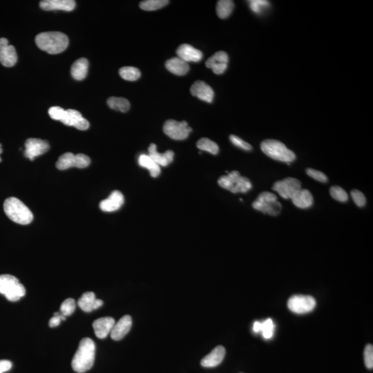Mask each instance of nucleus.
Wrapping results in <instances>:
<instances>
[{
    "instance_id": "nucleus-26",
    "label": "nucleus",
    "mask_w": 373,
    "mask_h": 373,
    "mask_svg": "<svg viewBox=\"0 0 373 373\" xmlns=\"http://www.w3.org/2000/svg\"><path fill=\"white\" fill-rule=\"evenodd\" d=\"M292 200L294 205L301 209L309 208L313 204L312 194L307 190H300Z\"/></svg>"
},
{
    "instance_id": "nucleus-18",
    "label": "nucleus",
    "mask_w": 373,
    "mask_h": 373,
    "mask_svg": "<svg viewBox=\"0 0 373 373\" xmlns=\"http://www.w3.org/2000/svg\"><path fill=\"white\" fill-rule=\"evenodd\" d=\"M40 7L44 11H72L76 7V2L74 0H44L40 2Z\"/></svg>"
},
{
    "instance_id": "nucleus-19",
    "label": "nucleus",
    "mask_w": 373,
    "mask_h": 373,
    "mask_svg": "<svg viewBox=\"0 0 373 373\" xmlns=\"http://www.w3.org/2000/svg\"><path fill=\"white\" fill-rule=\"evenodd\" d=\"M115 324L114 319H113L112 317H103V318L96 319L93 323V328L96 335L99 339H105L109 333H111Z\"/></svg>"
},
{
    "instance_id": "nucleus-3",
    "label": "nucleus",
    "mask_w": 373,
    "mask_h": 373,
    "mask_svg": "<svg viewBox=\"0 0 373 373\" xmlns=\"http://www.w3.org/2000/svg\"><path fill=\"white\" fill-rule=\"evenodd\" d=\"M4 210L7 216L16 224L28 225L34 219V215L28 207L15 197L8 198L5 200Z\"/></svg>"
},
{
    "instance_id": "nucleus-29",
    "label": "nucleus",
    "mask_w": 373,
    "mask_h": 373,
    "mask_svg": "<svg viewBox=\"0 0 373 373\" xmlns=\"http://www.w3.org/2000/svg\"><path fill=\"white\" fill-rule=\"evenodd\" d=\"M107 105L113 110L127 112L130 108V103L128 100L124 98L111 97L107 100Z\"/></svg>"
},
{
    "instance_id": "nucleus-9",
    "label": "nucleus",
    "mask_w": 373,
    "mask_h": 373,
    "mask_svg": "<svg viewBox=\"0 0 373 373\" xmlns=\"http://www.w3.org/2000/svg\"><path fill=\"white\" fill-rule=\"evenodd\" d=\"M163 132L173 140H182L189 136L192 129L188 126L186 121L178 122L174 120H168L165 122Z\"/></svg>"
},
{
    "instance_id": "nucleus-43",
    "label": "nucleus",
    "mask_w": 373,
    "mask_h": 373,
    "mask_svg": "<svg viewBox=\"0 0 373 373\" xmlns=\"http://www.w3.org/2000/svg\"><path fill=\"white\" fill-rule=\"evenodd\" d=\"M63 320H66V317L61 315L60 312L55 313L54 316L50 319L49 323V326L51 327V328H54V327L59 326V324H60L61 321Z\"/></svg>"
},
{
    "instance_id": "nucleus-20",
    "label": "nucleus",
    "mask_w": 373,
    "mask_h": 373,
    "mask_svg": "<svg viewBox=\"0 0 373 373\" xmlns=\"http://www.w3.org/2000/svg\"><path fill=\"white\" fill-rule=\"evenodd\" d=\"M132 326V319L130 315H125L115 323L111 332V336L115 341H119L130 332Z\"/></svg>"
},
{
    "instance_id": "nucleus-45",
    "label": "nucleus",
    "mask_w": 373,
    "mask_h": 373,
    "mask_svg": "<svg viewBox=\"0 0 373 373\" xmlns=\"http://www.w3.org/2000/svg\"><path fill=\"white\" fill-rule=\"evenodd\" d=\"M261 327H262V323L256 322L255 324H254V331H255V332H260L261 330Z\"/></svg>"
},
{
    "instance_id": "nucleus-10",
    "label": "nucleus",
    "mask_w": 373,
    "mask_h": 373,
    "mask_svg": "<svg viewBox=\"0 0 373 373\" xmlns=\"http://www.w3.org/2000/svg\"><path fill=\"white\" fill-rule=\"evenodd\" d=\"M288 306L292 312L305 314L314 309L316 306V301L311 296L295 295L288 300Z\"/></svg>"
},
{
    "instance_id": "nucleus-32",
    "label": "nucleus",
    "mask_w": 373,
    "mask_h": 373,
    "mask_svg": "<svg viewBox=\"0 0 373 373\" xmlns=\"http://www.w3.org/2000/svg\"><path fill=\"white\" fill-rule=\"evenodd\" d=\"M197 147L202 151H207L211 154L216 155L219 153V147L216 143L209 138H203L197 142Z\"/></svg>"
},
{
    "instance_id": "nucleus-44",
    "label": "nucleus",
    "mask_w": 373,
    "mask_h": 373,
    "mask_svg": "<svg viewBox=\"0 0 373 373\" xmlns=\"http://www.w3.org/2000/svg\"><path fill=\"white\" fill-rule=\"evenodd\" d=\"M12 367V363L9 360H0V373L9 371Z\"/></svg>"
},
{
    "instance_id": "nucleus-36",
    "label": "nucleus",
    "mask_w": 373,
    "mask_h": 373,
    "mask_svg": "<svg viewBox=\"0 0 373 373\" xmlns=\"http://www.w3.org/2000/svg\"><path fill=\"white\" fill-rule=\"evenodd\" d=\"M249 5L254 13L259 14L269 7L270 3L265 0H252L249 1Z\"/></svg>"
},
{
    "instance_id": "nucleus-21",
    "label": "nucleus",
    "mask_w": 373,
    "mask_h": 373,
    "mask_svg": "<svg viewBox=\"0 0 373 373\" xmlns=\"http://www.w3.org/2000/svg\"><path fill=\"white\" fill-rule=\"evenodd\" d=\"M176 53L178 57L186 63L188 61L198 63L201 60L203 56V53L201 51L188 44L180 45L177 49Z\"/></svg>"
},
{
    "instance_id": "nucleus-24",
    "label": "nucleus",
    "mask_w": 373,
    "mask_h": 373,
    "mask_svg": "<svg viewBox=\"0 0 373 373\" xmlns=\"http://www.w3.org/2000/svg\"><path fill=\"white\" fill-rule=\"evenodd\" d=\"M157 149V145L153 143H151L148 149L149 157L155 161V163L163 167H166L172 163L174 157V151L168 150L165 153H161L158 152Z\"/></svg>"
},
{
    "instance_id": "nucleus-28",
    "label": "nucleus",
    "mask_w": 373,
    "mask_h": 373,
    "mask_svg": "<svg viewBox=\"0 0 373 373\" xmlns=\"http://www.w3.org/2000/svg\"><path fill=\"white\" fill-rule=\"evenodd\" d=\"M138 164L149 171L150 174L153 178H157L161 174V166L158 165L149 155L142 154L138 159Z\"/></svg>"
},
{
    "instance_id": "nucleus-22",
    "label": "nucleus",
    "mask_w": 373,
    "mask_h": 373,
    "mask_svg": "<svg viewBox=\"0 0 373 373\" xmlns=\"http://www.w3.org/2000/svg\"><path fill=\"white\" fill-rule=\"evenodd\" d=\"M225 355H226V349L224 346H217L210 353L202 359L201 365L205 368H213L219 366L224 360Z\"/></svg>"
},
{
    "instance_id": "nucleus-17",
    "label": "nucleus",
    "mask_w": 373,
    "mask_h": 373,
    "mask_svg": "<svg viewBox=\"0 0 373 373\" xmlns=\"http://www.w3.org/2000/svg\"><path fill=\"white\" fill-rule=\"evenodd\" d=\"M124 196L119 191H113L107 199L100 203V208L105 212H112L118 210L124 204Z\"/></svg>"
},
{
    "instance_id": "nucleus-7",
    "label": "nucleus",
    "mask_w": 373,
    "mask_h": 373,
    "mask_svg": "<svg viewBox=\"0 0 373 373\" xmlns=\"http://www.w3.org/2000/svg\"><path fill=\"white\" fill-rule=\"evenodd\" d=\"M253 206L257 210L262 211L271 216H276L280 214L282 209V205L277 201L276 196L269 192L260 194L257 199L254 202Z\"/></svg>"
},
{
    "instance_id": "nucleus-34",
    "label": "nucleus",
    "mask_w": 373,
    "mask_h": 373,
    "mask_svg": "<svg viewBox=\"0 0 373 373\" xmlns=\"http://www.w3.org/2000/svg\"><path fill=\"white\" fill-rule=\"evenodd\" d=\"M76 309V301L72 298H69L63 302L60 306V313L65 317L72 315Z\"/></svg>"
},
{
    "instance_id": "nucleus-11",
    "label": "nucleus",
    "mask_w": 373,
    "mask_h": 373,
    "mask_svg": "<svg viewBox=\"0 0 373 373\" xmlns=\"http://www.w3.org/2000/svg\"><path fill=\"white\" fill-rule=\"evenodd\" d=\"M273 190L285 199H292L294 196L301 189V182L294 178H287L275 182Z\"/></svg>"
},
{
    "instance_id": "nucleus-31",
    "label": "nucleus",
    "mask_w": 373,
    "mask_h": 373,
    "mask_svg": "<svg viewBox=\"0 0 373 373\" xmlns=\"http://www.w3.org/2000/svg\"><path fill=\"white\" fill-rule=\"evenodd\" d=\"M121 78L128 81H136L141 76L139 69L133 67H122L119 71Z\"/></svg>"
},
{
    "instance_id": "nucleus-42",
    "label": "nucleus",
    "mask_w": 373,
    "mask_h": 373,
    "mask_svg": "<svg viewBox=\"0 0 373 373\" xmlns=\"http://www.w3.org/2000/svg\"><path fill=\"white\" fill-rule=\"evenodd\" d=\"M307 174L311 178L318 180L319 182H326L328 181V178L324 173L319 172V171L313 170V169H307L306 170Z\"/></svg>"
},
{
    "instance_id": "nucleus-27",
    "label": "nucleus",
    "mask_w": 373,
    "mask_h": 373,
    "mask_svg": "<svg viewBox=\"0 0 373 373\" xmlns=\"http://www.w3.org/2000/svg\"><path fill=\"white\" fill-rule=\"evenodd\" d=\"M88 67V61L86 58H80L77 59L73 64L71 74L73 78L76 80H82L86 78L87 75Z\"/></svg>"
},
{
    "instance_id": "nucleus-8",
    "label": "nucleus",
    "mask_w": 373,
    "mask_h": 373,
    "mask_svg": "<svg viewBox=\"0 0 373 373\" xmlns=\"http://www.w3.org/2000/svg\"><path fill=\"white\" fill-rule=\"evenodd\" d=\"M91 163L89 157L83 153L75 155L73 153L67 152L59 158L56 163V167L59 170H65L71 167L86 168Z\"/></svg>"
},
{
    "instance_id": "nucleus-5",
    "label": "nucleus",
    "mask_w": 373,
    "mask_h": 373,
    "mask_svg": "<svg viewBox=\"0 0 373 373\" xmlns=\"http://www.w3.org/2000/svg\"><path fill=\"white\" fill-rule=\"evenodd\" d=\"M0 293L10 301H19L26 295V290L18 278L11 274L0 275Z\"/></svg>"
},
{
    "instance_id": "nucleus-12",
    "label": "nucleus",
    "mask_w": 373,
    "mask_h": 373,
    "mask_svg": "<svg viewBox=\"0 0 373 373\" xmlns=\"http://www.w3.org/2000/svg\"><path fill=\"white\" fill-rule=\"evenodd\" d=\"M49 148V144L47 140L29 138L25 143L24 156L30 161H34L36 157L47 152Z\"/></svg>"
},
{
    "instance_id": "nucleus-25",
    "label": "nucleus",
    "mask_w": 373,
    "mask_h": 373,
    "mask_svg": "<svg viewBox=\"0 0 373 373\" xmlns=\"http://www.w3.org/2000/svg\"><path fill=\"white\" fill-rule=\"evenodd\" d=\"M165 67L169 72L176 76H184L190 70V66L188 63L178 57L168 59L165 63Z\"/></svg>"
},
{
    "instance_id": "nucleus-38",
    "label": "nucleus",
    "mask_w": 373,
    "mask_h": 373,
    "mask_svg": "<svg viewBox=\"0 0 373 373\" xmlns=\"http://www.w3.org/2000/svg\"><path fill=\"white\" fill-rule=\"evenodd\" d=\"M364 363L366 368L372 369L373 368V346L372 344H368L365 348L364 351Z\"/></svg>"
},
{
    "instance_id": "nucleus-6",
    "label": "nucleus",
    "mask_w": 373,
    "mask_h": 373,
    "mask_svg": "<svg viewBox=\"0 0 373 373\" xmlns=\"http://www.w3.org/2000/svg\"><path fill=\"white\" fill-rule=\"evenodd\" d=\"M218 183L221 188L234 194L238 192L246 193L253 188L251 180L245 177L241 176L237 171H233L226 176H221L218 180Z\"/></svg>"
},
{
    "instance_id": "nucleus-16",
    "label": "nucleus",
    "mask_w": 373,
    "mask_h": 373,
    "mask_svg": "<svg viewBox=\"0 0 373 373\" xmlns=\"http://www.w3.org/2000/svg\"><path fill=\"white\" fill-rule=\"evenodd\" d=\"M190 91L192 95L207 103H211L214 99V92L212 88L201 80L194 82Z\"/></svg>"
},
{
    "instance_id": "nucleus-30",
    "label": "nucleus",
    "mask_w": 373,
    "mask_h": 373,
    "mask_svg": "<svg viewBox=\"0 0 373 373\" xmlns=\"http://www.w3.org/2000/svg\"><path fill=\"white\" fill-rule=\"evenodd\" d=\"M234 7V2L230 0H221L217 3L216 13L221 19H226L232 13Z\"/></svg>"
},
{
    "instance_id": "nucleus-23",
    "label": "nucleus",
    "mask_w": 373,
    "mask_h": 373,
    "mask_svg": "<svg viewBox=\"0 0 373 373\" xmlns=\"http://www.w3.org/2000/svg\"><path fill=\"white\" fill-rule=\"evenodd\" d=\"M78 305L86 313H91L94 309L99 308L103 305V301L96 298L95 294L92 292L84 293L78 300Z\"/></svg>"
},
{
    "instance_id": "nucleus-39",
    "label": "nucleus",
    "mask_w": 373,
    "mask_h": 373,
    "mask_svg": "<svg viewBox=\"0 0 373 373\" xmlns=\"http://www.w3.org/2000/svg\"><path fill=\"white\" fill-rule=\"evenodd\" d=\"M230 141L236 147L241 148V149L245 150V151H251L253 149V147L249 143H246L241 138L238 137V136L234 135H231L230 136Z\"/></svg>"
},
{
    "instance_id": "nucleus-41",
    "label": "nucleus",
    "mask_w": 373,
    "mask_h": 373,
    "mask_svg": "<svg viewBox=\"0 0 373 373\" xmlns=\"http://www.w3.org/2000/svg\"><path fill=\"white\" fill-rule=\"evenodd\" d=\"M65 111L64 109L59 107H52L49 109V114L52 119L55 120L61 121L64 115Z\"/></svg>"
},
{
    "instance_id": "nucleus-37",
    "label": "nucleus",
    "mask_w": 373,
    "mask_h": 373,
    "mask_svg": "<svg viewBox=\"0 0 373 373\" xmlns=\"http://www.w3.org/2000/svg\"><path fill=\"white\" fill-rule=\"evenodd\" d=\"M274 329V326L272 319H267L266 321L262 323L261 331H262L263 335L265 339H270L272 337Z\"/></svg>"
},
{
    "instance_id": "nucleus-14",
    "label": "nucleus",
    "mask_w": 373,
    "mask_h": 373,
    "mask_svg": "<svg viewBox=\"0 0 373 373\" xmlns=\"http://www.w3.org/2000/svg\"><path fill=\"white\" fill-rule=\"evenodd\" d=\"M61 122L65 126L74 127L79 130H86L89 128V122L83 118L81 113L75 109L65 111Z\"/></svg>"
},
{
    "instance_id": "nucleus-4",
    "label": "nucleus",
    "mask_w": 373,
    "mask_h": 373,
    "mask_svg": "<svg viewBox=\"0 0 373 373\" xmlns=\"http://www.w3.org/2000/svg\"><path fill=\"white\" fill-rule=\"evenodd\" d=\"M261 148L265 154L276 161L291 163L296 159L295 153L278 140H265L261 143Z\"/></svg>"
},
{
    "instance_id": "nucleus-46",
    "label": "nucleus",
    "mask_w": 373,
    "mask_h": 373,
    "mask_svg": "<svg viewBox=\"0 0 373 373\" xmlns=\"http://www.w3.org/2000/svg\"><path fill=\"white\" fill-rule=\"evenodd\" d=\"M3 152V149H2V145L1 144H0V153H2ZM2 159L1 158H0V162H1Z\"/></svg>"
},
{
    "instance_id": "nucleus-2",
    "label": "nucleus",
    "mask_w": 373,
    "mask_h": 373,
    "mask_svg": "<svg viewBox=\"0 0 373 373\" xmlns=\"http://www.w3.org/2000/svg\"><path fill=\"white\" fill-rule=\"evenodd\" d=\"M36 43L42 51L49 54H57L68 47L69 38L63 33L44 32L36 36Z\"/></svg>"
},
{
    "instance_id": "nucleus-13",
    "label": "nucleus",
    "mask_w": 373,
    "mask_h": 373,
    "mask_svg": "<svg viewBox=\"0 0 373 373\" xmlns=\"http://www.w3.org/2000/svg\"><path fill=\"white\" fill-rule=\"evenodd\" d=\"M17 55L15 47L6 38H0V63L3 66L11 67L16 64Z\"/></svg>"
},
{
    "instance_id": "nucleus-40",
    "label": "nucleus",
    "mask_w": 373,
    "mask_h": 373,
    "mask_svg": "<svg viewBox=\"0 0 373 373\" xmlns=\"http://www.w3.org/2000/svg\"><path fill=\"white\" fill-rule=\"evenodd\" d=\"M351 197L355 204L359 207H362L366 205V200L365 196L359 190H353L351 192Z\"/></svg>"
},
{
    "instance_id": "nucleus-15",
    "label": "nucleus",
    "mask_w": 373,
    "mask_h": 373,
    "mask_svg": "<svg viewBox=\"0 0 373 373\" xmlns=\"http://www.w3.org/2000/svg\"><path fill=\"white\" fill-rule=\"evenodd\" d=\"M228 55L224 51H219L209 57L205 63L207 68L212 69L215 74H224L228 68Z\"/></svg>"
},
{
    "instance_id": "nucleus-35",
    "label": "nucleus",
    "mask_w": 373,
    "mask_h": 373,
    "mask_svg": "<svg viewBox=\"0 0 373 373\" xmlns=\"http://www.w3.org/2000/svg\"><path fill=\"white\" fill-rule=\"evenodd\" d=\"M330 195L333 199L339 202H346L348 201V194L343 188L339 186H333L330 190Z\"/></svg>"
},
{
    "instance_id": "nucleus-1",
    "label": "nucleus",
    "mask_w": 373,
    "mask_h": 373,
    "mask_svg": "<svg viewBox=\"0 0 373 373\" xmlns=\"http://www.w3.org/2000/svg\"><path fill=\"white\" fill-rule=\"evenodd\" d=\"M95 355V343L89 338H84L73 358L72 366L75 372L84 373L90 370L94 366Z\"/></svg>"
},
{
    "instance_id": "nucleus-33",
    "label": "nucleus",
    "mask_w": 373,
    "mask_h": 373,
    "mask_svg": "<svg viewBox=\"0 0 373 373\" xmlns=\"http://www.w3.org/2000/svg\"><path fill=\"white\" fill-rule=\"evenodd\" d=\"M169 1L167 0H147V1L141 2L140 4V9L144 11H151L162 9L168 5Z\"/></svg>"
}]
</instances>
